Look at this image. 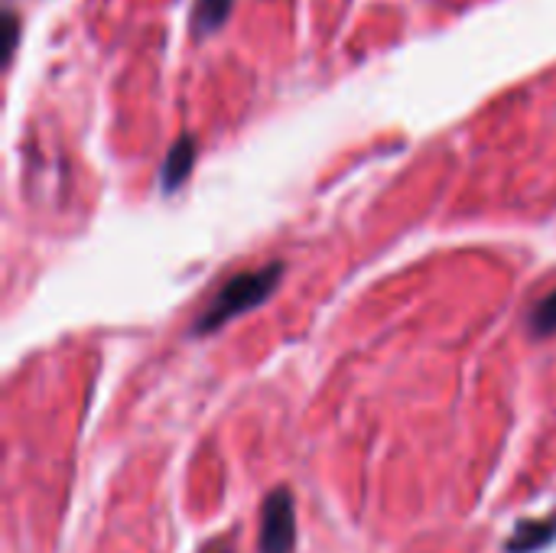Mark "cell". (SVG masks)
Returning <instances> with one entry per match:
<instances>
[{
	"instance_id": "5b68a950",
	"label": "cell",
	"mask_w": 556,
	"mask_h": 553,
	"mask_svg": "<svg viewBox=\"0 0 556 553\" xmlns=\"http://www.w3.org/2000/svg\"><path fill=\"white\" fill-rule=\"evenodd\" d=\"M235 0H195L192 7V36H208L225 26Z\"/></svg>"
},
{
	"instance_id": "3957f363",
	"label": "cell",
	"mask_w": 556,
	"mask_h": 553,
	"mask_svg": "<svg viewBox=\"0 0 556 553\" xmlns=\"http://www.w3.org/2000/svg\"><path fill=\"white\" fill-rule=\"evenodd\" d=\"M192 166H195V137H192V134H179V137L173 140V147H169L163 166H160V189H163L166 196H173V192L189 179Z\"/></svg>"
},
{
	"instance_id": "7a4b0ae2",
	"label": "cell",
	"mask_w": 556,
	"mask_h": 553,
	"mask_svg": "<svg viewBox=\"0 0 556 553\" xmlns=\"http://www.w3.org/2000/svg\"><path fill=\"white\" fill-rule=\"evenodd\" d=\"M296 551V499L287 486L274 489L261 505V538L257 553Z\"/></svg>"
},
{
	"instance_id": "277c9868",
	"label": "cell",
	"mask_w": 556,
	"mask_h": 553,
	"mask_svg": "<svg viewBox=\"0 0 556 553\" xmlns=\"http://www.w3.org/2000/svg\"><path fill=\"white\" fill-rule=\"evenodd\" d=\"M551 544H556V515L521 521L515 535L505 541V553H541Z\"/></svg>"
},
{
	"instance_id": "6da1fadb",
	"label": "cell",
	"mask_w": 556,
	"mask_h": 553,
	"mask_svg": "<svg viewBox=\"0 0 556 553\" xmlns=\"http://www.w3.org/2000/svg\"><path fill=\"white\" fill-rule=\"evenodd\" d=\"M283 271H287L283 261H270V264H264V267L241 271V274L228 277V280L215 290L212 303L195 316L192 336L218 332V329L228 326L231 319H238V316L251 313L254 306H261V303L277 290V284L283 280Z\"/></svg>"
},
{
	"instance_id": "52a82bcc",
	"label": "cell",
	"mask_w": 556,
	"mask_h": 553,
	"mask_svg": "<svg viewBox=\"0 0 556 553\" xmlns=\"http://www.w3.org/2000/svg\"><path fill=\"white\" fill-rule=\"evenodd\" d=\"M3 20H7V52H13V46H16V13L13 10H7L3 13Z\"/></svg>"
},
{
	"instance_id": "ba28073f",
	"label": "cell",
	"mask_w": 556,
	"mask_h": 553,
	"mask_svg": "<svg viewBox=\"0 0 556 553\" xmlns=\"http://www.w3.org/2000/svg\"><path fill=\"white\" fill-rule=\"evenodd\" d=\"M202 553H231V548H228V541H212L202 548Z\"/></svg>"
},
{
	"instance_id": "8992f818",
	"label": "cell",
	"mask_w": 556,
	"mask_h": 553,
	"mask_svg": "<svg viewBox=\"0 0 556 553\" xmlns=\"http://www.w3.org/2000/svg\"><path fill=\"white\" fill-rule=\"evenodd\" d=\"M528 332H531V339H551V336H556V290H551L547 297H541L528 310Z\"/></svg>"
}]
</instances>
